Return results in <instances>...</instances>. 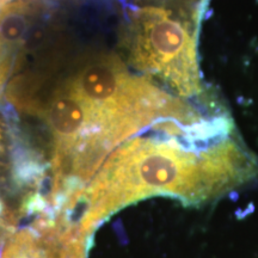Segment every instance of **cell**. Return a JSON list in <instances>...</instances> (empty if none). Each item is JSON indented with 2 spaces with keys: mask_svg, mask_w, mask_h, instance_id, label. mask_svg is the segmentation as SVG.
<instances>
[{
  "mask_svg": "<svg viewBox=\"0 0 258 258\" xmlns=\"http://www.w3.org/2000/svg\"><path fill=\"white\" fill-rule=\"evenodd\" d=\"M258 176V159L238 139L226 137L202 148L177 140L134 139L111 152L88 186L71 196L84 238L103 219L154 195L202 205Z\"/></svg>",
  "mask_w": 258,
  "mask_h": 258,
  "instance_id": "6da1fadb",
  "label": "cell"
},
{
  "mask_svg": "<svg viewBox=\"0 0 258 258\" xmlns=\"http://www.w3.org/2000/svg\"><path fill=\"white\" fill-rule=\"evenodd\" d=\"M128 56L179 98L201 95L196 38L189 22L163 8L140 9L128 35Z\"/></svg>",
  "mask_w": 258,
  "mask_h": 258,
  "instance_id": "7a4b0ae2",
  "label": "cell"
},
{
  "mask_svg": "<svg viewBox=\"0 0 258 258\" xmlns=\"http://www.w3.org/2000/svg\"><path fill=\"white\" fill-rule=\"evenodd\" d=\"M30 23V9L24 0H15L0 9V64L9 60L24 40Z\"/></svg>",
  "mask_w": 258,
  "mask_h": 258,
  "instance_id": "3957f363",
  "label": "cell"
},
{
  "mask_svg": "<svg viewBox=\"0 0 258 258\" xmlns=\"http://www.w3.org/2000/svg\"><path fill=\"white\" fill-rule=\"evenodd\" d=\"M84 240L69 227L57 225L49 232L46 245L36 258H84Z\"/></svg>",
  "mask_w": 258,
  "mask_h": 258,
  "instance_id": "277c9868",
  "label": "cell"
},
{
  "mask_svg": "<svg viewBox=\"0 0 258 258\" xmlns=\"http://www.w3.org/2000/svg\"><path fill=\"white\" fill-rule=\"evenodd\" d=\"M3 148V139H2V129H0V152H2Z\"/></svg>",
  "mask_w": 258,
  "mask_h": 258,
  "instance_id": "5b68a950",
  "label": "cell"
}]
</instances>
